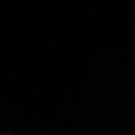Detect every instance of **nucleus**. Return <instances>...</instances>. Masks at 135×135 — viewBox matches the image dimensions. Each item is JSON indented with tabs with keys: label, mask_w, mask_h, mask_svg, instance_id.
Returning <instances> with one entry per match:
<instances>
[]
</instances>
